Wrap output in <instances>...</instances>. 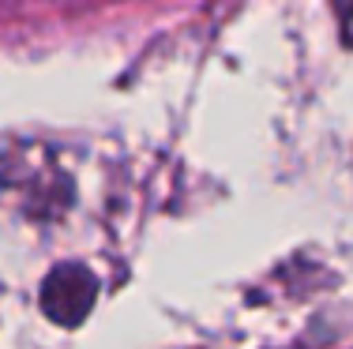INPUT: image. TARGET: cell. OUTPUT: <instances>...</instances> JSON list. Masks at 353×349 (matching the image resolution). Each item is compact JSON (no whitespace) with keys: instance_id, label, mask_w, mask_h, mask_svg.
<instances>
[{"instance_id":"6da1fadb","label":"cell","mask_w":353,"mask_h":349,"mask_svg":"<svg viewBox=\"0 0 353 349\" xmlns=\"http://www.w3.org/2000/svg\"><path fill=\"white\" fill-rule=\"evenodd\" d=\"M94 297H98L94 274L87 267H79V263H64L41 286V308L61 327H79L87 319V312L94 308Z\"/></svg>"}]
</instances>
